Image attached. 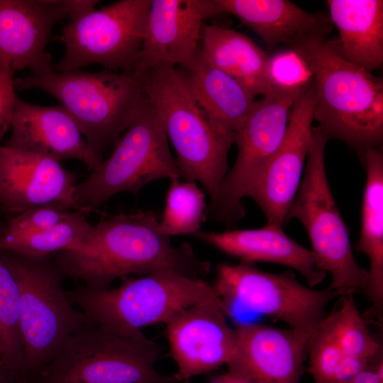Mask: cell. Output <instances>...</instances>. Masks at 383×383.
<instances>
[{"label": "cell", "instance_id": "7c38bea8", "mask_svg": "<svg viewBox=\"0 0 383 383\" xmlns=\"http://www.w3.org/2000/svg\"><path fill=\"white\" fill-rule=\"evenodd\" d=\"M299 94L270 89L257 100L237 132L238 154L222 183L211 216L233 225L245 216L243 199L262 174L284 136L291 108Z\"/></svg>", "mask_w": 383, "mask_h": 383}, {"label": "cell", "instance_id": "4316f807", "mask_svg": "<svg viewBox=\"0 0 383 383\" xmlns=\"http://www.w3.org/2000/svg\"><path fill=\"white\" fill-rule=\"evenodd\" d=\"M353 296H341L340 305L321 324L345 356L373 363L382 357V346L369 331Z\"/></svg>", "mask_w": 383, "mask_h": 383}, {"label": "cell", "instance_id": "d6a6232c", "mask_svg": "<svg viewBox=\"0 0 383 383\" xmlns=\"http://www.w3.org/2000/svg\"><path fill=\"white\" fill-rule=\"evenodd\" d=\"M13 74L11 70H4L0 72V139L11 128L18 99Z\"/></svg>", "mask_w": 383, "mask_h": 383}, {"label": "cell", "instance_id": "5bb4252c", "mask_svg": "<svg viewBox=\"0 0 383 383\" xmlns=\"http://www.w3.org/2000/svg\"><path fill=\"white\" fill-rule=\"evenodd\" d=\"M315 104L314 82L294 100L282 143L247 196L260 208L267 223L283 226L287 222L304 170Z\"/></svg>", "mask_w": 383, "mask_h": 383}, {"label": "cell", "instance_id": "5b68a950", "mask_svg": "<svg viewBox=\"0 0 383 383\" xmlns=\"http://www.w3.org/2000/svg\"><path fill=\"white\" fill-rule=\"evenodd\" d=\"M328 135L313 127L302 179L287 222L297 219L309 238L316 267L329 274L328 287L339 296L365 294L368 272L356 261L348 228L332 194L325 166Z\"/></svg>", "mask_w": 383, "mask_h": 383}, {"label": "cell", "instance_id": "d6986e66", "mask_svg": "<svg viewBox=\"0 0 383 383\" xmlns=\"http://www.w3.org/2000/svg\"><path fill=\"white\" fill-rule=\"evenodd\" d=\"M4 145L49 157L58 162L78 160L90 171L103 158L95 155L69 113L60 106H40L18 97Z\"/></svg>", "mask_w": 383, "mask_h": 383}, {"label": "cell", "instance_id": "277c9868", "mask_svg": "<svg viewBox=\"0 0 383 383\" xmlns=\"http://www.w3.org/2000/svg\"><path fill=\"white\" fill-rule=\"evenodd\" d=\"M15 89H36L55 98L72 118L91 151L115 145L133 121L145 98L132 74L104 69L96 72L54 70L14 78Z\"/></svg>", "mask_w": 383, "mask_h": 383}, {"label": "cell", "instance_id": "8d00e7d4", "mask_svg": "<svg viewBox=\"0 0 383 383\" xmlns=\"http://www.w3.org/2000/svg\"><path fill=\"white\" fill-rule=\"evenodd\" d=\"M16 383H26L25 379H18Z\"/></svg>", "mask_w": 383, "mask_h": 383}, {"label": "cell", "instance_id": "ba28073f", "mask_svg": "<svg viewBox=\"0 0 383 383\" xmlns=\"http://www.w3.org/2000/svg\"><path fill=\"white\" fill-rule=\"evenodd\" d=\"M162 350L142 331H121L93 321L38 374L43 383H177L155 367Z\"/></svg>", "mask_w": 383, "mask_h": 383}, {"label": "cell", "instance_id": "4fadbf2b", "mask_svg": "<svg viewBox=\"0 0 383 383\" xmlns=\"http://www.w3.org/2000/svg\"><path fill=\"white\" fill-rule=\"evenodd\" d=\"M91 6L90 0H0V72L52 70L46 51L52 28Z\"/></svg>", "mask_w": 383, "mask_h": 383}, {"label": "cell", "instance_id": "f546056e", "mask_svg": "<svg viewBox=\"0 0 383 383\" xmlns=\"http://www.w3.org/2000/svg\"><path fill=\"white\" fill-rule=\"evenodd\" d=\"M306 355L308 370L314 383H350L374 363L345 356L321 323L309 340Z\"/></svg>", "mask_w": 383, "mask_h": 383}, {"label": "cell", "instance_id": "836d02e7", "mask_svg": "<svg viewBox=\"0 0 383 383\" xmlns=\"http://www.w3.org/2000/svg\"><path fill=\"white\" fill-rule=\"evenodd\" d=\"M350 383H383V357L360 372Z\"/></svg>", "mask_w": 383, "mask_h": 383}, {"label": "cell", "instance_id": "44dd1931", "mask_svg": "<svg viewBox=\"0 0 383 383\" xmlns=\"http://www.w3.org/2000/svg\"><path fill=\"white\" fill-rule=\"evenodd\" d=\"M193 236L242 262H265L289 267L298 272L311 287L319 284L326 276L316 267L311 249L291 238L282 226L277 224L222 232L200 230Z\"/></svg>", "mask_w": 383, "mask_h": 383}, {"label": "cell", "instance_id": "7402d4cb", "mask_svg": "<svg viewBox=\"0 0 383 383\" xmlns=\"http://www.w3.org/2000/svg\"><path fill=\"white\" fill-rule=\"evenodd\" d=\"M176 69L209 120L220 131L236 135L252 111L256 97L235 78L204 61L199 50Z\"/></svg>", "mask_w": 383, "mask_h": 383}, {"label": "cell", "instance_id": "4dcf8cb0", "mask_svg": "<svg viewBox=\"0 0 383 383\" xmlns=\"http://www.w3.org/2000/svg\"><path fill=\"white\" fill-rule=\"evenodd\" d=\"M267 72L270 90L300 94L314 83L307 62L290 48L268 55Z\"/></svg>", "mask_w": 383, "mask_h": 383}, {"label": "cell", "instance_id": "8fae6325", "mask_svg": "<svg viewBox=\"0 0 383 383\" xmlns=\"http://www.w3.org/2000/svg\"><path fill=\"white\" fill-rule=\"evenodd\" d=\"M152 0H120L69 20L60 36L65 46L57 72L97 64L133 75Z\"/></svg>", "mask_w": 383, "mask_h": 383}, {"label": "cell", "instance_id": "3957f363", "mask_svg": "<svg viewBox=\"0 0 383 383\" xmlns=\"http://www.w3.org/2000/svg\"><path fill=\"white\" fill-rule=\"evenodd\" d=\"M160 116L176 153L179 177L199 182L216 205L236 135L218 129L199 107L176 67H159L138 78Z\"/></svg>", "mask_w": 383, "mask_h": 383}, {"label": "cell", "instance_id": "d4e9b609", "mask_svg": "<svg viewBox=\"0 0 383 383\" xmlns=\"http://www.w3.org/2000/svg\"><path fill=\"white\" fill-rule=\"evenodd\" d=\"M200 43L199 54L210 65L235 78L255 97L268 93V55L247 35L204 25Z\"/></svg>", "mask_w": 383, "mask_h": 383}, {"label": "cell", "instance_id": "6da1fadb", "mask_svg": "<svg viewBox=\"0 0 383 383\" xmlns=\"http://www.w3.org/2000/svg\"><path fill=\"white\" fill-rule=\"evenodd\" d=\"M158 226L151 210L104 215L77 249L60 252L55 266L63 277L94 289L131 274L173 270L201 278L209 273V261L197 257L188 243L172 245Z\"/></svg>", "mask_w": 383, "mask_h": 383}, {"label": "cell", "instance_id": "1f68e13d", "mask_svg": "<svg viewBox=\"0 0 383 383\" xmlns=\"http://www.w3.org/2000/svg\"><path fill=\"white\" fill-rule=\"evenodd\" d=\"M72 211L56 204L30 208L8 221L3 226L0 239L20 238L50 228L67 219Z\"/></svg>", "mask_w": 383, "mask_h": 383}, {"label": "cell", "instance_id": "ac0fdd59", "mask_svg": "<svg viewBox=\"0 0 383 383\" xmlns=\"http://www.w3.org/2000/svg\"><path fill=\"white\" fill-rule=\"evenodd\" d=\"M75 175L60 162L44 155L0 145V206L18 214L56 204L77 211Z\"/></svg>", "mask_w": 383, "mask_h": 383}, {"label": "cell", "instance_id": "83f0119b", "mask_svg": "<svg viewBox=\"0 0 383 383\" xmlns=\"http://www.w3.org/2000/svg\"><path fill=\"white\" fill-rule=\"evenodd\" d=\"M206 196L195 182L170 180L158 228L167 236L194 235L201 230L207 213Z\"/></svg>", "mask_w": 383, "mask_h": 383}, {"label": "cell", "instance_id": "9c48e42d", "mask_svg": "<svg viewBox=\"0 0 383 383\" xmlns=\"http://www.w3.org/2000/svg\"><path fill=\"white\" fill-rule=\"evenodd\" d=\"M176 178H180L179 171L164 124L145 95L110 156L77 183L76 209L88 213L118 194H136L153 181Z\"/></svg>", "mask_w": 383, "mask_h": 383}, {"label": "cell", "instance_id": "52a82bcc", "mask_svg": "<svg viewBox=\"0 0 383 383\" xmlns=\"http://www.w3.org/2000/svg\"><path fill=\"white\" fill-rule=\"evenodd\" d=\"M67 294L73 306L94 322L125 332L165 324L182 310L201 303H223L212 285L201 278L173 270L126 279L115 288L81 286Z\"/></svg>", "mask_w": 383, "mask_h": 383}, {"label": "cell", "instance_id": "7a4b0ae2", "mask_svg": "<svg viewBox=\"0 0 383 383\" xmlns=\"http://www.w3.org/2000/svg\"><path fill=\"white\" fill-rule=\"evenodd\" d=\"M292 50L313 73V118L329 138L345 143L358 154L382 148V79L343 58L326 37L312 38Z\"/></svg>", "mask_w": 383, "mask_h": 383}, {"label": "cell", "instance_id": "484cf974", "mask_svg": "<svg viewBox=\"0 0 383 383\" xmlns=\"http://www.w3.org/2000/svg\"><path fill=\"white\" fill-rule=\"evenodd\" d=\"M91 227L85 213L73 211L67 219L50 228L20 238L0 239V251L28 258H46L51 253L77 249L89 235Z\"/></svg>", "mask_w": 383, "mask_h": 383}, {"label": "cell", "instance_id": "603a6c76", "mask_svg": "<svg viewBox=\"0 0 383 383\" xmlns=\"http://www.w3.org/2000/svg\"><path fill=\"white\" fill-rule=\"evenodd\" d=\"M338 38L333 40L346 60L372 73L383 64V1L327 0Z\"/></svg>", "mask_w": 383, "mask_h": 383}, {"label": "cell", "instance_id": "9a60e30c", "mask_svg": "<svg viewBox=\"0 0 383 383\" xmlns=\"http://www.w3.org/2000/svg\"><path fill=\"white\" fill-rule=\"evenodd\" d=\"M229 313L223 303L207 301L182 310L165 323L170 353L177 366L172 375L177 383H189L231 361L236 332L227 322Z\"/></svg>", "mask_w": 383, "mask_h": 383}, {"label": "cell", "instance_id": "d590c367", "mask_svg": "<svg viewBox=\"0 0 383 383\" xmlns=\"http://www.w3.org/2000/svg\"><path fill=\"white\" fill-rule=\"evenodd\" d=\"M17 379L6 372L0 365V383H16Z\"/></svg>", "mask_w": 383, "mask_h": 383}, {"label": "cell", "instance_id": "30bf717a", "mask_svg": "<svg viewBox=\"0 0 383 383\" xmlns=\"http://www.w3.org/2000/svg\"><path fill=\"white\" fill-rule=\"evenodd\" d=\"M212 287L228 311L238 305L310 337L327 315L328 304L339 297L328 287L316 289L301 284L291 271L270 273L242 261L220 264Z\"/></svg>", "mask_w": 383, "mask_h": 383}, {"label": "cell", "instance_id": "cb8c5ba5", "mask_svg": "<svg viewBox=\"0 0 383 383\" xmlns=\"http://www.w3.org/2000/svg\"><path fill=\"white\" fill-rule=\"evenodd\" d=\"M366 171L361 230L356 250L370 262L365 294L372 302L369 315L379 321L383 311V152L368 148L359 154Z\"/></svg>", "mask_w": 383, "mask_h": 383}, {"label": "cell", "instance_id": "e575fe53", "mask_svg": "<svg viewBox=\"0 0 383 383\" xmlns=\"http://www.w3.org/2000/svg\"><path fill=\"white\" fill-rule=\"evenodd\" d=\"M209 383H247L238 376L229 372L213 377Z\"/></svg>", "mask_w": 383, "mask_h": 383}, {"label": "cell", "instance_id": "ffe728a7", "mask_svg": "<svg viewBox=\"0 0 383 383\" xmlns=\"http://www.w3.org/2000/svg\"><path fill=\"white\" fill-rule=\"evenodd\" d=\"M216 15L232 14L257 34L270 51L293 49L315 37H326L333 28L328 15L310 13L288 0H213Z\"/></svg>", "mask_w": 383, "mask_h": 383}, {"label": "cell", "instance_id": "8992f818", "mask_svg": "<svg viewBox=\"0 0 383 383\" xmlns=\"http://www.w3.org/2000/svg\"><path fill=\"white\" fill-rule=\"evenodd\" d=\"M20 294L19 331L23 378L38 374L61 352L70 338L91 320L70 302L63 275L46 258L0 251Z\"/></svg>", "mask_w": 383, "mask_h": 383}, {"label": "cell", "instance_id": "f1b7e54d", "mask_svg": "<svg viewBox=\"0 0 383 383\" xmlns=\"http://www.w3.org/2000/svg\"><path fill=\"white\" fill-rule=\"evenodd\" d=\"M19 304L17 282L0 252V365L18 379H23Z\"/></svg>", "mask_w": 383, "mask_h": 383}, {"label": "cell", "instance_id": "e0dca14e", "mask_svg": "<svg viewBox=\"0 0 383 383\" xmlns=\"http://www.w3.org/2000/svg\"><path fill=\"white\" fill-rule=\"evenodd\" d=\"M234 354L228 371L247 383H300L310 336L264 324L235 328Z\"/></svg>", "mask_w": 383, "mask_h": 383}, {"label": "cell", "instance_id": "2e32d148", "mask_svg": "<svg viewBox=\"0 0 383 383\" xmlns=\"http://www.w3.org/2000/svg\"><path fill=\"white\" fill-rule=\"evenodd\" d=\"M216 15L213 0H152L133 75L189 62L199 50L204 21Z\"/></svg>", "mask_w": 383, "mask_h": 383}]
</instances>
